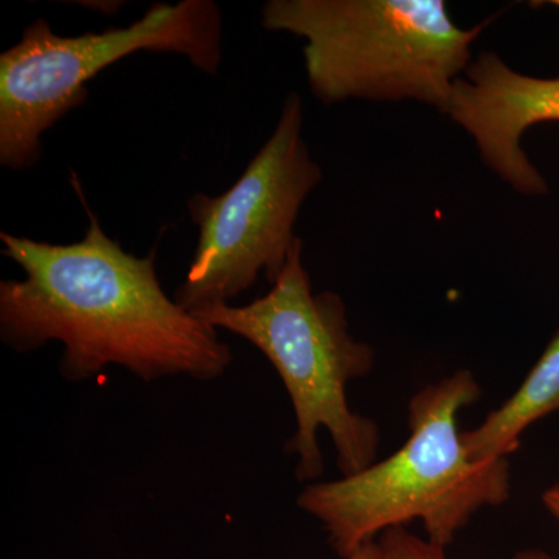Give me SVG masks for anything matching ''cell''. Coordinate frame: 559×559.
<instances>
[{"instance_id":"52a82bcc","label":"cell","mask_w":559,"mask_h":559,"mask_svg":"<svg viewBox=\"0 0 559 559\" xmlns=\"http://www.w3.org/2000/svg\"><path fill=\"white\" fill-rule=\"evenodd\" d=\"M444 116L468 132L480 159L511 189L524 197L547 194L549 186L522 138L535 124L559 121V79L525 75L485 51L455 83Z\"/></svg>"},{"instance_id":"8992f818","label":"cell","mask_w":559,"mask_h":559,"mask_svg":"<svg viewBox=\"0 0 559 559\" xmlns=\"http://www.w3.org/2000/svg\"><path fill=\"white\" fill-rule=\"evenodd\" d=\"M301 128V98L290 92L277 127L237 182L218 197L194 193L187 202L200 240L175 300L191 314L229 305L261 275L274 285L285 270L299 240L301 205L322 182Z\"/></svg>"},{"instance_id":"5b68a950","label":"cell","mask_w":559,"mask_h":559,"mask_svg":"<svg viewBox=\"0 0 559 559\" xmlns=\"http://www.w3.org/2000/svg\"><path fill=\"white\" fill-rule=\"evenodd\" d=\"M138 51H173L216 75L223 60V16L213 0L154 3L134 24L60 36L38 17L0 55V165L35 167L43 135L87 100V83Z\"/></svg>"},{"instance_id":"6da1fadb","label":"cell","mask_w":559,"mask_h":559,"mask_svg":"<svg viewBox=\"0 0 559 559\" xmlns=\"http://www.w3.org/2000/svg\"><path fill=\"white\" fill-rule=\"evenodd\" d=\"M86 210L90 227L72 245L0 231L2 255L25 274L0 282L3 344L31 353L61 342L60 371L72 382L91 380L109 366L143 381L223 377L234 353L213 326L162 289L156 249L143 259L127 252Z\"/></svg>"},{"instance_id":"30bf717a","label":"cell","mask_w":559,"mask_h":559,"mask_svg":"<svg viewBox=\"0 0 559 559\" xmlns=\"http://www.w3.org/2000/svg\"><path fill=\"white\" fill-rule=\"evenodd\" d=\"M347 559H385V555L380 540H369L358 550L353 551Z\"/></svg>"},{"instance_id":"3957f363","label":"cell","mask_w":559,"mask_h":559,"mask_svg":"<svg viewBox=\"0 0 559 559\" xmlns=\"http://www.w3.org/2000/svg\"><path fill=\"white\" fill-rule=\"evenodd\" d=\"M193 314L215 330L250 342L277 370L296 415L288 451L299 457V481L322 477L320 429L333 440L342 476L373 465L380 429L373 419L352 411L347 385L373 370L374 349L349 333L347 307L340 294L312 290L300 238L266 296L245 307L219 305Z\"/></svg>"},{"instance_id":"277c9868","label":"cell","mask_w":559,"mask_h":559,"mask_svg":"<svg viewBox=\"0 0 559 559\" xmlns=\"http://www.w3.org/2000/svg\"><path fill=\"white\" fill-rule=\"evenodd\" d=\"M489 22L459 27L441 0H270L261 10L266 31L307 40L318 100H412L441 114Z\"/></svg>"},{"instance_id":"7a4b0ae2","label":"cell","mask_w":559,"mask_h":559,"mask_svg":"<svg viewBox=\"0 0 559 559\" xmlns=\"http://www.w3.org/2000/svg\"><path fill=\"white\" fill-rule=\"evenodd\" d=\"M480 395L465 369L426 385L411 399L409 440L395 454L340 480L312 481L300 492L297 506L322 522L340 557L414 521L444 549L477 511L509 500V459L476 462L459 429L460 411Z\"/></svg>"},{"instance_id":"7c38bea8","label":"cell","mask_w":559,"mask_h":559,"mask_svg":"<svg viewBox=\"0 0 559 559\" xmlns=\"http://www.w3.org/2000/svg\"><path fill=\"white\" fill-rule=\"evenodd\" d=\"M514 559H555L549 554L543 550H525L518 554Z\"/></svg>"},{"instance_id":"9c48e42d","label":"cell","mask_w":559,"mask_h":559,"mask_svg":"<svg viewBox=\"0 0 559 559\" xmlns=\"http://www.w3.org/2000/svg\"><path fill=\"white\" fill-rule=\"evenodd\" d=\"M380 544L385 559H447L443 547L412 535L406 527L382 533Z\"/></svg>"},{"instance_id":"4fadbf2b","label":"cell","mask_w":559,"mask_h":559,"mask_svg":"<svg viewBox=\"0 0 559 559\" xmlns=\"http://www.w3.org/2000/svg\"><path fill=\"white\" fill-rule=\"evenodd\" d=\"M547 5L555 7V9L559 10V0H551V2H547Z\"/></svg>"},{"instance_id":"8fae6325","label":"cell","mask_w":559,"mask_h":559,"mask_svg":"<svg viewBox=\"0 0 559 559\" xmlns=\"http://www.w3.org/2000/svg\"><path fill=\"white\" fill-rule=\"evenodd\" d=\"M543 502L550 511L551 516L559 522V484H555L554 487L544 491Z\"/></svg>"},{"instance_id":"ba28073f","label":"cell","mask_w":559,"mask_h":559,"mask_svg":"<svg viewBox=\"0 0 559 559\" xmlns=\"http://www.w3.org/2000/svg\"><path fill=\"white\" fill-rule=\"evenodd\" d=\"M558 411L559 331L514 395L489 412L476 429L462 432V440L476 462L509 459L528 426Z\"/></svg>"}]
</instances>
